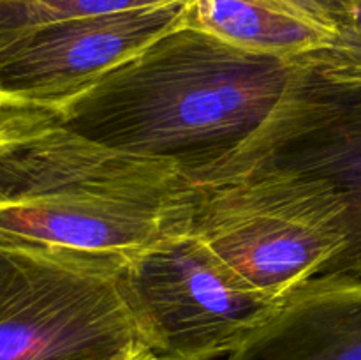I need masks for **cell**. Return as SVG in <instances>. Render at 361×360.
<instances>
[{"label":"cell","mask_w":361,"mask_h":360,"mask_svg":"<svg viewBox=\"0 0 361 360\" xmlns=\"http://www.w3.org/2000/svg\"><path fill=\"white\" fill-rule=\"evenodd\" d=\"M345 210L331 182L270 161L200 187L192 233L254 288L282 304L345 249Z\"/></svg>","instance_id":"obj_3"},{"label":"cell","mask_w":361,"mask_h":360,"mask_svg":"<svg viewBox=\"0 0 361 360\" xmlns=\"http://www.w3.org/2000/svg\"><path fill=\"white\" fill-rule=\"evenodd\" d=\"M176 162L83 136L49 106L0 102V236L133 254L192 229Z\"/></svg>","instance_id":"obj_2"},{"label":"cell","mask_w":361,"mask_h":360,"mask_svg":"<svg viewBox=\"0 0 361 360\" xmlns=\"http://www.w3.org/2000/svg\"><path fill=\"white\" fill-rule=\"evenodd\" d=\"M330 18L335 37L328 48L302 56L326 83L361 90V0H307Z\"/></svg>","instance_id":"obj_10"},{"label":"cell","mask_w":361,"mask_h":360,"mask_svg":"<svg viewBox=\"0 0 361 360\" xmlns=\"http://www.w3.org/2000/svg\"><path fill=\"white\" fill-rule=\"evenodd\" d=\"M113 360H161V359H159V356L155 355L148 346H145L143 342H140V344L133 346L130 349L123 352L122 355L115 356Z\"/></svg>","instance_id":"obj_12"},{"label":"cell","mask_w":361,"mask_h":360,"mask_svg":"<svg viewBox=\"0 0 361 360\" xmlns=\"http://www.w3.org/2000/svg\"><path fill=\"white\" fill-rule=\"evenodd\" d=\"M123 282L141 341L161 360L229 356L282 306L192 229L127 254Z\"/></svg>","instance_id":"obj_5"},{"label":"cell","mask_w":361,"mask_h":360,"mask_svg":"<svg viewBox=\"0 0 361 360\" xmlns=\"http://www.w3.org/2000/svg\"><path fill=\"white\" fill-rule=\"evenodd\" d=\"M189 0L78 18L0 48V102L55 104L187 21Z\"/></svg>","instance_id":"obj_6"},{"label":"cell","mask_w":361,"mask_h":360,"mask_svg":"<svg viewBox=\"0 0 361 360\" xmlns=\"http://www.w3.org/2000/svg\"><path fill=\"white\" fill-rule=\"evenodd\" d=\"M176 0H0V48L39 28Z\"/></svg>","instance_id":"obj_11"},{"label":"cell","mask_w":361,"mask_h":360,"mask_svg":"<svg viewBox=\"0 0 361 360\" xmlns=\"http://www.w3.org/2000/svg\"><path fill=\"white\" fill-rule=\"evenodd\" d=\"M126 254L0 236V360H113L141 335Z\"/></svg>","instance_id":"obj_4"},{"label":"cell","mask_w":361,"mask_h":360,"mask_svg":"<svg viewBox=\"0 0 361 360\" xmlns=\"http://www.w3.org/2000/svg\"><path fill=\"white\" fill-rule=\"evenodd\" d=\"M226 360H361V277L310 279Z\"/></svg>","instance_id":"obj_7"},{"label":"cell","mask_w":361,"mask_h":360,"mask_svg":"<svg viewBox=\"0 0 361 360\" xmlns=\"http://www.w3.org/2000/svg\"><path fill=\"white\" fill-rule=\"evenodd\" d=\"M187 25L236 48L298 59L328 48L330 18L307 0H189Z\"/></svg>","instance_id":"obj_9"},{"label":"cell","mask_w":361,"mask_h":360,"mask_svg":"<svg viewBox=\"0 0 361 360\" xmlns=\"http://www.w3.org/2000/svg\"><path fill=\"white\" fill-rule=\"evenodd\" d=\"M331 92L302 56L247 52L183 23L44 106L83 136L169 159L207 187L271 161Z\"/></svg>","instance_id":"obj_1"},{"label":"cell","mask_w":361,"mask_h":360,"mask_svg":"<svg viewBox=\"0 0 361 360\" xmlns=\"http://www.w3.org/2000/svg\"><path fill=\"white\" fill-rule=\"evenodd\" d=\"M271 162L312 173L341 191L348 205V246L324 274L361 277V90L334 85L319 115Z\"/></svg>","instance_id":"obj_8"}]
</instances>
